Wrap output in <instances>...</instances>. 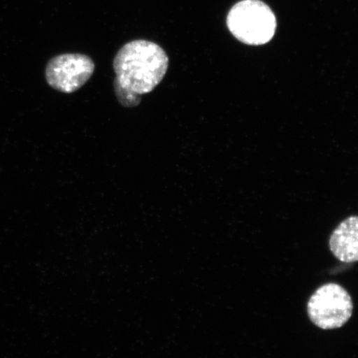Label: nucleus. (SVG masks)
<instances>
[{"label":"nucleus","instance_id":"obj_3","mask_svg":"<svg viewBox=\"0 0 358 358\" xmlns=\"http://www.w3.org/2000/svg\"><path fill=\"white\" fill-rule=\"evenodd\" d=\"M307 310L312 323L324 330L341 328L351 319L353 303L343 286L329 283L322 285L308 302Z\"/></svg>","mask_w":358,"mask_h":358},{"label":"nucleus","instance_id":"obj_5","mask_svg":"<svg viewBox=\"0 0 358 358\" xmlns=\"http://www.w3.org/2000/svg\"><path fill=\"white\" fill-rule=\"evenodd\" d=\"M329 248L340 262L353 263L358 259V217L352 216L339 224L329 239Z\"/></svg>","mask_w":358,"mask_h":358},{"label":"nucleus","instance_id":"obj_6","mask_svg":"<svg viewBox=\"0 0 358 358\" xmlns=\"http://www.w3.org/2000/svg\"><path fill=\"white\" fill-rule=\"evenodd\" d=\"M115 96L120 104L124 107H136L141 102V96L137 95L128 90L120 87L118 83L114 82Z\"/></svg>","mask_w":358,"mask_h":358},{"label":"nucleus","instance_id":"obj_4","mask_svg":"<svg viewBox=\"0 0 358 358\" xmlns=\"http://www.w3.org/2000/svg\"><path fill=\"white\" fill-rule=\"evenodd\" d=\"M95 71L91 57L80 53H66L52 57L45 70L49 86L62 93H73L82 88Z\"/></svg>","mask_w":358,"mask_h":358},{"label":"nucleus","instance_id":"obj_1","mask_svg":"<svg viewBox=\"0 0 358 358\" xmlns=\"http://www.w3.org/2000/svg\"><path fill=\"white\" fill-rule=\"evenodd\" d=\"M169 57L159 45L145 39L124 44L115 55L114 82L129 92L144 95L162 82L169 69Z\"/></svg>","mask_w":358,"mask_h":358},{"label":"nucleus","instance_id":"obj_2","mask_svg":"<svg viewBox=\"0 0 358 358\" xmlns=\"http://www.w3.org/2000/svg\"><path fill=\"white\" fill-rule=\"evenodd\" d=\"M227 24L237 40L252 46L270 42L277 27L274 13L261 0H243L236 3L228 13Z\"/></svg>","mask_w":358,"mask_h":358}]
</instances>
